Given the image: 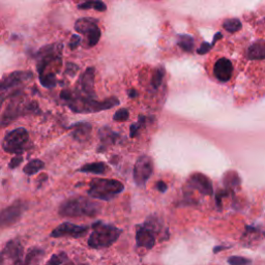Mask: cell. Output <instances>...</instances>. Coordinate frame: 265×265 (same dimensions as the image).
<instances>
[{"instance_id":"cell-4","label":"cell","mask_w":265,"mask_h":265,"mask_svg":"<svg viewBox=\"0 0 265 265\" xmlns=\"http://www.w3.org/2000/svg\"><path fill=\"white\" fill-rule=\"evenodd\" d=\"M93 233L88 239V245L93 249L108 248L117 241L121 230L113 225L96 222L93 225Z\"/></svg>"},{"instance_id":"cell-27","label":"cell","mask_w":265,"mask_h":265,"mask_svg":"<svg viewBox=\"0 0 265 265\" xmlns=\"http://www.w3.org/2000/svg\"><path fill=\"white\" fill-rule=\"evenodd\" d=\"M178 46L185 51H192L194 48V40L190 35H179L178 36Z\"/></svg>"},{"instance_id":"cell-23","label":"cell","mask_w":265,"mask_h":265,"mask_svg":"<svg viewBox=\"0 0 265 265\" xmlns=\"http://www.w3.org/2000/svg\"><path fill=\"white\" fill-rule=\"evenodd\" d=\"M224 185L228 190L234 189L241 185V179L239 174L234 171L227 172L224 176Z\"/></svg>"},{"instance_id":"cell-21","label":"cell","mask_w":265,"mask_h":265,"mask_svg":"<svg viewBox=\"0 0 265 265\" xmlns=\"http://www.w3.org/2000/svg\"><path fill=\"white\" fill-rule=\"evenodd\" d=\"M78 171L83 173H93V174H104L107 171V165L102 162L86 164V165L82 166Z\"/></svg>"},{"instance_id":"cell-24","label":"cell","mask_w":265,"mask_h":265,"mask_svg":"<svg viewBox=\"0 0 265 265\" xmlns=\"http://www.w3.org/2000/svg\"><path fill=\"white\" fill-rule=\"evenodd\" d=\"M45 167V163L41 160H32L24 167L23 171L27 175H33Z\"/></svg>"},{"instance_id":"cell-16","label":"cell","mask_w":265,"mask_h":265,"mask_svg":"<svg viewBox=\"0 0 265 265\" xmlns=\"http://www.w3.org/2000/svg\"><path fill=\"white\" fill-rule=\"evenodd\" d=\"M232 72H233L232 63L227 58L218 59L215 65V69H214L215 75L218 80L222 82L229 81L232 76Z\"/></svg>"},{"instance_id":"cell-15","label":"cell","mask_w":265,"mask_h":265,"mask_svg":"<svg viewBox=\"0 0 265 265\" xmlns=\"http://www.w3.org/2000/svg\"><path fill=\"white\" fill-rule=\"evenodd\" d=\"M188 184L189 187L198 191L201 195L210 196L214 193L212 181L206 175L201 174V173H195V174L192 175Z\"/></svg>"},{"instance_id":"cell-25","label":"cell","mask_w":265,"mask_h":265,"mask_svg":"<svg viewBox=\"0 0 265 265\" xmlns=\"http://www.w3.org/2000/svg\"><path fill=\"white\" fill-rule=\"evenodd\" d=\"M40 82L45 88H53L57 84V79L54 72H49V74L44 72L40 76Z\"/></svg>"},{"instance_id":"cell-2","label":"cell","mask_w":265,"mask_h":265,"mask_svg":"<svg viewBox=\"0 0 265 265\" xmlns=\"http://www.w3.org/2000/svg\"><path fill=\"white\" fill-rule=\"evenodd\" d=\"M67 105L72 111L76 113H95L103 110H108L120 104V100L117 97H109L105 100H96V98H91L83 96L79 94L74 95L72 93L71 97L67 100Z\"/></svg>"},{"instance_id":"cell-13","label":"cell","mask_w":265,"mask_h":265,"mask_svg":"<svg viewBox=\"0 0 265 265\" xmlns=\"http://www.w3.org/2000/svg\"><path fill=\"white\" fill-rule=\"evenodd\" d=\"M89 230L88 226H80L75 225L72 223H62L61 225L57 226L55 229L51 232V236L54 239H59V237H74V239H79V237L84 236L87 234Z\"/></svg>"},{"instance_id":"cell-41","label":"cell","mask_w":265,"mask_h":265,"mask_svg":"<svg viewBox=\"0 0 265 265\" xmlns=\"http://www.w3.org/2000/svg\"><path fill=\"white\" fill-rule=\"evenodd\" d=\"M157 189L161 192V193H165V192L168 190V187L167 185L165 184V182L160 180L157 182Z\"/></svg>"},{"instance_id":"cell-11","label":"cell","mask_w":265,"mask_h":265,"mask_svg":"<svg viewBox=\"0 0 265 265\" xmlns=\"http://www.w3.org/2000/svg\"><path fill=\"white\" fill-rule=\"evenodd\" d=\"M152 172H153L152 160L148 157V155H141V157L137 160L133 171V176L136 185L139 187L145 186L147 184L150 176L152 175Z\"/></svg>"},{"instance_id":"cell-38","label":"cell","mask_w":265,"mask_h":265,"mask_svg":"<svg viewBox=\"0 0 265 265\" xmlns=\"http://www.w3.org/2000/svg\"><path fill=\"white\" fill-rule=\"evenodd\" d=\"M93 7L98 12H105L107 10L106 4L103 1H100V0H94V6Z\"/></svg>"},{"instance_id":"cell-7","label":"cell","mask_w":265,"mask_h":265,"mask_svg":"<svg viewBox=\"0 0 265 265\" xmlns=\"http://www.w3.org/2000/svg\"><path fill=\"white\" fill-rule=\"evenodd\" d=\"M161 230V226L158 224V220L148 218L146 223L139 226L136 230V242L140 248L151 250L155 244V235Z\"/></svg>"},{"instance_id":"cell-20","label":"cell","mask_w":265,"mask_h":265,"mask_svg":"<svg viewBox=\"0 0 265 265\" xmlns=\"http://www.w3.org/2000/svg\"><path fill=\"white\" fill-rule=\"evenodd\" d=\"M44 251L38 248L30 249L25 256V260L21 265H39L40 261L44 257Z\"/></svg>"},{"instance_id":"cell-3","label":"cell","mask_w":265,"mask_h":265,"mask_svg":"<svg viewBox=\"0 0 265 265\" xmlns=\"http://www.w3.org/2000/svg\"><path fill=\"white\" fill-rule=\"evenodd\" d=\"M32 78L31 72L16 71L0 79V108L6 98L20 95L23 86Z\"/></svg>"},{"instance_id":"cell-26","label":"cell","mask_w":265,"mask_h":265,"mask_svg":"<svg viewBox=\"0 0 265 265\" xmlns=\"http://www.w3.org/2000/svg\"><path fill=\"white\" fill-rule=\"evenodd\" d=\"M262 233L263 232L260 229H257V228H255V227L248 226L245 229V232L242 235V240H248L250 242H252V241H254V240L260 239Z\"/></svg>"},{"instance_id":"cell-31","label":"cell","mask_w":265,"mask_h":265,"mask_svg":"<svg viewBox=\"0 0 265 265\" xmlns=\"http://www.w3.org/2000/svg\"><path fill=\"white\" fill-rule=\"evenodd\" d=\"M164 74H165V72H164V69H158L157 71L154 72V75L152 77V86L157 89L160 87V85L162 84V81L164 78Z\"/></svg>"},{"instance_id":"cell-36","label":"cell","mask_w":265,"mask_h":265,"mask_svg":"<svg viewBox=\"0 0 265 265\" xmlns=\"http://www.w3.org/2000/svg\"><path fill=\"white\" fill-rule=\"evenodd\" d=\"M79 71V67L77 65H75V63H72V62H69L67 63V69H66V74L69 75V76H75L76 72Z\"/></svg>"},{"instance_id":"cell-9","label":"cell","mask_w":265,"mask_h":265,"mask_svg":"<svg viewBox=\"0 0 265 265\" xmlns=\"http://www.w3.org/2000/svg\"><path fill=\"white\" fill-rule=\"evenodd\" d=\"M61 50V44H53L45 46V47L40 49L39 52L36 53V69H38L40 76L44 74L49 65H51L54 61L60 60Z\"/></svg>"},{"instance_id":"cell-39","label":"cell","mask_w":265,"mask_h":265,"mask_svg":"<svg viewBox=\"0 0 265 265\" xmlns=\"http://www.w3.org/2000/svg\"><path fill=\"white\" fill-rule=\"evenodd\" d=\"M214 47V45L212 44H207V43H203L202 46L198 49V53L199 54H206L210 49H212Z\"/></svg>"},{"instance_id":"cell-34","label":"cell","mask_w":265,"mask_h":265,"mask_svg":"<svg viewBox=\"0 0 265 265\" xmlns=\"http://www.w3.org/2000/svg\"><path fill=\"white\" fill-rule=\"evenodd\" d=\"M66 256L63 253H61L60 255H53L51 259L47 262L46 265H60L62 263V261L65 260Z\"/></svg>"},{"instance_id":"cell-19","label":"cell","mask_w":265,"mask_h":265,"mask_svg":"<svg viewBox=\"0 0 265 265\" xmlns=\"http://www.w3.org/2000/svg\"><path fill=\"white\" fill-rule=\"evenodd\" d=\"M248 56L250 59H255V60L265 59V42L259 41L253 44L249 49Z\"/></svg>"},{"instance_id":"cell-29","label":"cell","mask_w":265,"mask_h":265,"mask_svg":"<svg viewBox=\"0 0 265 265\" xmlns=\"http://www.w3.org/2000/svg\"><path fill=\"white\" fill-rule=\"evenodd\" d=\"M241 22L239 19H229L224 22V28L229 32H236L241 29Z\"/></svg>"},{"instance_id":"cell-22","label":"cell","mask_w":265,"mask_h":265,"mask_svg":"<svg viewBox=\"0 0 265 265\" xmlns=\"http://www.w3.org/2000/svg\"><path fill=\"white\" fill-rule=\"evenodd\" d=\"M96 25V22L93 19H88V18H82L79 19L75 24V29L79 33L87 34Z\"/></svg>"},{"instance_id":"cell-40","label":"cell","mask_w":265,"mask_h":265,"mask_svg":"<svg viewBox=\"0 0 265 265\" xmlns=\"http://www.w3.org/2000/svg\"><path fill=\"white\" fill-rule=\"evenodd\" d=\"M94 6V0H85L83 3H81L78 5L79 10H88V8H91Z\"/></svg>"},{"instance_id":"cell-35","label":"cell","mask_w":265,"mask_h":265,"mask_svg":"<svg viewBox=\"0 0 265 265\" xmlns=\"http://www.w3.org/2000/svg\"><path fill=\"white\" fill-rule=\"evenodd\" d=\"M80 44H81V38L78 34H74L71 38L69 47H70L71 50H75V49H77L79 47Z\"/></svg>"},{"instance_id":"cell-5","label":"cell","mask_w":265,"mask_h":265,"mask_svg":"<svg viewBox=\"0 0 265 265\" xmlns=\"http://www.w3.org/2000/svg\"><path fill=\"white\" fill-rule=\"evenodd\" d=\"M39 112L40 109L38 103L27 102V100L20 97V95H18L12 97L10 105L7 106L5 111L3 112L1 117H0V126L5 127L8 124L14 122L17 118Z\"/></svg>"},{"instance_id":"cell-37","label":"cell","mask_w":265,"mask_h":265,"mask_svg":"<svg viewBox=\"0 0 265 265\" xmlns=\"http://www.w3.org/2000/svg\"><path fill=\"white\" fill-rule=\"evenodd\" d=\"M22 162H23V157H22V155L21 154H17L15 158L12 159V161L10 163V165H8V167H10L11 169H15L18 166H20L21 164H22Z\"/></svg>"},{"instance_id":"cell-8","label":"cell","mask_w":265,"mask_h":265,"mask_svg":"<svg viewBox=\"0 0 265 265\" xmlns=\"http://www.w3.org/2000/svg\"><path fill=\"white\" fill-rule=\"evenodd\" d=\"M29 134L24 127L8 132L2 141V148L7 153L22 154L28 143Z\"/></svg>"},{"instance_id":"cell-6","label":"cell","mask_w":265,"mask_h":265,"mask_svg":"<svg viewBox=\"0 0 265 265\" xmlns=\"http://www.w3.org/2000/svg\"><path fill=\"white\" fill-rule=\"evenodd\" d=\"M124 186L120 181L115 179L95 178L91 180L88 190V195L95 199L110 201L117 195L122 193Z\"/></svg>"},{"instance_id":"cell-33","label":"cell","mask_w":265,"mask_h":265,"mask_svg":"<svg viewBox=\"0 0 265 265\" xmlns=\"http://www.w3.org/2000/svg\"><path fill=\"white\" fill-rule=\"evenodd\" d=\"M129 111L126 109H120V110L116 111V113L113 116V120L115 121H125L129 118Z\"/></svg>"},{"instance_id":"cell-10","label":"cell","mask_w":265,"mask_h":265,"mask_svg":"<svg viewBox=\"0 0 265 265\" xmlns=\"http://www.w3.org/2000/svg\"><path fill=\"white\" fill-rule=\"evenodd\" d=\"M24 249L19 240L8 241L0 252V265H21Z\"/></svg>"},{"instance_id":"cell-1","label":"cell","mask_w":265,"mask_h":265,"mask_svg":"<svg viewBox=\"0 0 265 265\" xmlns=\"http://www.w3.org/2000/svg\"><path fill=\"white\" fill-rule=\"evenodd\" d=\"M100 212V206L86 197H72L63 202L58 213L65 217H94Z\"/></svg>"},{"instance_id":"cell-42","label":"cell","mask_w":265,"mask_h":265,"mask_svg":"<svg viewBox=\"0 0 265 265\" xmlns=\"http://www.w3.org/2000/svg\"><path fill=\"white\" fill-rule=\"evenodd\" d=\"M229 248H230V246H228V245H217V246H216V248L214 249V253L217 254L218 252L227 250V249H229Z\"/></svg>"},{"instance_id":"cell-43","label":"cell","mask_w":265,"mask_h":265,"mask_svg":"<svg viewBox=\"0 0 265 265\" xmlns=\"http://www.w3.org/2000/svg\"><path fill=\"white\" fill-rule=\"evenodd\" d=\"M129 96H130V97L135 98V97L138 96V93H137V91H136L135 89H131V90L129 91Z\"/></svg>"},{"instance_id":"cell-32","label":"cell","mask_w":265,"mask_h":265,"mask_svg":"<svg viewBox=\"0 0 265 265\" xmlns=\"http://www.w3.org/2000/svg\"><path fill=\"white\" fill-rule=\"evenodd\" d=\"M146 121V117L144 116H140L139 117V121L137 122V123H134L131 125V130H130V137H132V138H134V137L136 135H138L140 129H141V126L145 123Z\"/></svg>"},{"instance_id":"cell-30","label":"cell","mask_w":265,"mask_h":265,"mask_svg":"<svg viewBox=\"0 0 265 265\" xmlns=\"http://www.w3.org/2000/svg\"><path fill=\"white\" fill-rule=\"evenodd\" d=\"M227 261L230 265H250L252 263L250 259L241 257V256H231L227 259Z\"/></svg>"},{"instance_id":"cell-17","label":"cell","mask_w":265,"mask_h":265,"mask_svg":"<svg viewBox=\"0 0 265 265\" xmlns=\"http://www.w3.org/2000/svg\"><path fill=\"white\" fill-rule=\"evenodd\" d=\"M98 137L100 140V145L97 148V151H105L109 146L115 144L118 140L120 139V135L113 132L109 127H102L98 131Z\"/></svg>"},{"instance_id":"cell-18","label":"cell","mask_w":265,"mask_h":265,"mask_svg":"<svg viewBox=\"0 0 265 265\" xmlns=\"http://www.w3.org/2000/svg\"><path fill=\"white\" fill-rule=\"evenodd\" d=\"M69 130L72 133V138L78 142H85L89 139L93 126L88 122H77L72 124Z\"/></svg>"},{"instance_id":"cell-12","label":"cell","mask_w":265,"mask_h":265,"mask_svg":"<svg viewBox=\"0 0 265 265\" xmlns=\"http://www.w3.org/2000/svg\"><path fill=\"white\" fill-rule=\"evenodd\" d=\"M27 209V204L22 201H17L0 212V227L11 226L20 220L24 212Z\"/></svg>"},{"instance_id":"cell-14","label":"cell","mask_w":265,"mask_h":265,"mask_svg":"<svg viewBox=\"0 0 265 265\" xmlns=\"http://www.w3.org/2000/svg\"><path fill=\"white\" fill-rule=\"evenodd\" d=\"M79 95L96 98L95 93V69L88 68L79 81Z\"/></svg>"},{"instance_id":"cell-28","label":"cell","mask_w":265,"mask_h":265,"mask_svg":"<svg viewBox=\"0 0 265 265\" xmlns=\"http://www.w3.org/2000/svg\"><path fill=\"white\" fill-rule=\"evenodd\" d=\"M86 35H87L89 47H95L100 39V29L98 28V26L96 25Z\"/></svg>"}]
</instances>
